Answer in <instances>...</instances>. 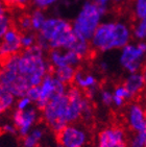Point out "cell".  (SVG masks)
I'll return each mask as SVG.
<instances>
[{"instance_id":"cell-15","label":"cell","mask_w":146,"mask_h":147,"mask_svg":"<svg viewBox=\"0 0 146 147\" xmlns=\"http://www.w3.org/2000/svg\"><path fill=\"white\" fill-rule=\"evenodd\" d=\"M122 85L130 93L132 98H135L136 96L143 92L146 87V82L142 72H137V73H128Z\"/></svg>"},{"instance_id":"cell-21","label":"cell","mask_w":146,"mask_h":147,"mask_svg":"<svg viewBox=\"0 0 146 147\" xmlns=\"http://www.w3.org/2000/svg\"><path fill=\"white\" fill-rule=\"evenodd\" d=\"M11 13L7 11L6 6H2L0 9V37H2L6 31L14 27Z\"/></svg>"},{"instance_id":"cell-9","label":"cell","mask_w":146,"mask_h":147,"mask_svg":"<svg viewBox=\"0 0 146 147\" xmlns=\"http://www.w3.org/2000/svg\"><path fill=\"white\" fill-rule=\"evenodd\" d=\"M96 147H128V135L120 125H109L96 137Z\"/></svg>"},{"instance_id":"cell-33","label":"cell","mask_w":146,"mask_h":147,"mask_svg":"<svg viewBox=\"0 0 146 147\" xmlns=\"http://www.w3.org/2000/svg\"><path fill=\"white\" fill-rule=\"evenodd\" d=\"M93 1L107 14V9H109V4L112 0H93Z\"/></svg>"},{"instance_id":"cell-35","label":"cell","mask_w":146,"mask_h":147,"mask_svg":"<svg viewBox=\"0 0 146 147\" xmlns=\"http://www.w3.org/2000/svg\"><path fill=\"white\" fill-rule=\"evenodd\" d=\"M112 1H113L114 3H120L121 1H122V0H112Z\"/></svg>"},{"instance_id":"cell-5","label":"cell","mask_w":146,"mask_h":147,"mask_svg":"<svg viewBox=\"0 0 146 147\" xmlns=\"http://www.w3.org/2000/svg\"><path fill=\"white\" fill-rule=\"evenodd\" d=\"M105 15L94 1H86L72 22L73 29L78 37L90 41Z\"/></svg>"},{"instance_id":"cell-25","label":"cell","mask_w":146,"mask_h":147,"mask_svg":"<svg viewBox=\"0 0 146 147\" xmlns=\"http://www.w3.org/2000/svg\"><path fill=\"white\" fill-rule=\"evenodd\" d=\"M16 27L19 29L21 32H27L31 30V21L29 14H22L20 15L16 22Z\"/></svg>"},{"instance_id":"cell-37","label":"cell","mask_w":146,"mask_h":147,"mask_svg":"<svg viewBox=\"0 0 146 147\" xmlns=\"http://www.w3.org/2000/svg\"><path fill=\"white\" fill-rule=\"evenodd\" d=\"M145 147H146V144H145Z\"/></svg>"},{"instance_id":"cell-27","label":"cell","mask_w":146,"mask_h":147,"mask_svg":"<svg viewBox=\"0 0 146 147\" xmlns=\"http://www.w3.org/2000/svg\"><path fill=\"white\" fill-rule=\"evenodd\" d=\"M134 16L137 18V20L146 18V0H135Z\"/></svg>"},{"instance_id":"cell-22","label":"cell","mask_w":146,"mask_h":147,"mask_svg":"<svg viewBox=\"0 0 146 147\" xmlns=\"http://www.w3.org/2000/svg\"><path fill=\"white\" fill-rule=\"evenodd\" d=\"M132 38L138 41H146V18L139 19L132 27Z\"/></svg>"},{"instance_id":"cell-32","label":"cell","mask_w":146,"mask_h":147,"mask_svg":"<svg viewBox=\"0 0 146 147\" xmlns=\"http://www.w3.org/2000/svg\"><path fill=\"white\" fill-rule=\"evenodd\" d=\"M26 96H28L29 98L31 99V101L34 102V105L38 101V99L40 97V89H39V86H36V87H31L29 88V90L27 91V93H26Z\"/></svg>"},{"instance_id":"cell-6","label":"cell","mask_w":146,"mask_h":147,"mask_svg":"<svg viewBox=\"0 0 146 147\" xmlns=\"http://www.w3.org/2000/svg\"><path fill=\"white\" fill-rule=\"evenodd\" d=\"M146 63V41L129 43L121 49L119 64L128 73L141 72Z\"/></svg>"},{"instance_id":"cell-36","label":"cell","mask_w":146,"mask_h":147,"mask_svg":"<svg viewBox=\"0 0 146 147\" xmlns=\"http://www.w3.org/2000/svg\"><path fill=\"white\" fill-rule=\"evenodd\" d=\"M54 147H64V146H62V145H61V144H59V143H57V142H56V144L54 145Z\"/></svg>"},{"instance_id":"cell-20","label":"cell","mask_w":146,"mask_h":147,"mask_svg":"<svg viewBox=\"0 0 146 147\" xmlns=\"http://www.w3.org/2000/svg\"><path fill=\"white\" fill-rule=\"evenodd\" d=\"M44 9H34L32 11H30V21H31V30L34 31V32H39L40 29L42 28V26L44 25V23H45L46 17L45 13H44Z\"/></svg>"},{"instance_id":"cell-31","label":"cell","mask_w":146,"mask_h":147,"mask_svg":"<svg viewBox=\"0 0 146 147\" xmlns=\"http://www.w3.org/2000/svg\"><path fill=\"white\" fill-rule=\"evenodd\" d=\"M1 129H2L3 134H6V135H9V136H19L17 127L15 126V124L11 121L4 123L1 126Z\"/></svg>"},{"instance_id":"cell-18","label":"cell","mask_w":146,"mask_h":147,"mask_svg":"<svg viewBox=\"0 0 146 147\" xmlns=\"http://www.w3.org/2000/svg\"><path fill=\"white\" fill-rule=\"evenodd\" d=\"M113 94H114L113 107H115L116 109H122L124 105H126L127 102H129L132 99L130 93L123 85L116 86L115 88L113 89Z\"/></svg>"},{"instance_id":"cell-12","label":"cell","mask_w":146,"mask_h":147,"mask_svg":"<svg viewBox=\"0 0 146 147\" xmlns=\"http://www.w3.org/2000/svg\"><path fill=\"white\" fill-rule=\"evenodd\" d=\"M21 36H22V32L16 26H14L1 37L2 39L1 46H0L1 59H3L18 54L23 50L22 44H21Z\"/></svg>"},{"instance_id":"cell-23","label":"cell","mask_w":146,"mask_h":147,"mask_svg":"<svg viewBox=\"0 0 146 147\" xmlns=\"http://www.w3.org/2000/svg\"><path fill=\"white\" fill-rule=\"evenodd\" d=\"M146 144V130L132 133L128 137V147H145Z\"/></svg>"},{"instance_id":"cell-29","label":"cell","mask_w":146,"mask_h":147,"mask_svg":"<svg viewBox=\"0 0 146 147\" xmlns=\"http://www.w3.org/2000/svg\"><path fill=\"white\" fill-rule=\"evenodd\" d=\"M6 7H16V9H24L31 3V0H1Z\"/></svg>"},{"instance_id":"cell-17","label":"cell","mask_w":146,"mask_h":147,"mask_svg":"<svg viewBox=\"0 0 146 147\" xmlns=\"http://www.w3.org/2000/svg\"><path fill=\"white\" fill-rule=\"evenodd\" d=\"M77 68L72 66H64V67H57V68H51V73L53 74L59 82H62L65 85H71L74 82Z\"/></svg>"},{"instance_id":"cell-30","label":"cell","mask_w":146,"mask_h":147,"mask_svg":"<svg viewBox=\"0 0 146 147\" xmlns=\"http://www.w3.org/2000/svg\"><path fill=\"white\" fill-rule=\"evenodd\" d=\"M57 2V0H31V4L36 9H46Z\"/></svg>"},{"instance_id":"cell-2","label":"cell","mask_w":146,"mask_h":147,"mask_svg":"<svg viewBox=\"0 0 146 147\" xmlns=\"http://www.w3.org/2000/svg\"><path fill=\"white\" fill-rule=\"evenodd\" d=\"M77 40V34L74 32L72 23L59 17L47 18L36 32V44L45 51L52 49L70 50Z\"/></svg>"},{"instance_id":"cell-34","label":"cell","mask_w":146,"mask_h":147,"mask_svg":"<svg viewBox=\"0 0 146 147\" xmlns=\"http://www.w3.org/2000/svg\"><path fill=\"white\" fill-rule=\"evenodd\" d=\"M142 74H143V76H144V78H145V82H146V63H145V65H144V67H143V69H142Z\"/></svg>"},{"instance_id":"cell-16","label":"cell","mask_w":146,"mask_h":147,"mask_svg":"<svg viewBox=\"0 0 146 147\" xmlns=\"http://www.w3.org/2000/svg\"><path fill=\"white\" fill-rule=\"evenodd\" d=\"M45 127H43L41 125H36L26 136L22 137L21 138L22 147H40V143L42 142L46 135Z\"/></svg>"},{"instance_id":"cell-8","label":"cell","mask_w":146,"mask_h":147,"mask_svg":"<svg viewBox=\"0 0 146 147\" xmlns=\"http://www.w3.org/2000/svg\"><path fill=\"white\" fill-rule=\"evenodd\" d=\"M56 142L64 147H86L90 141L87 127L78 123H71L55 134Z\"/></svg>"},{"instance_id":"cell-10","label":"cell","mask_w":146,"mask_h":147,"mask_svg":"<svg viewBox=\"0 0 146 147\" xmlns=\"http://www.w3.org/2000/svg\"><path fill=\"white\" fill-rule=\"evenodd\" d=\"M39 120H41V111L36 105L25 111L14 110L11 117V121L17 127L20 138L26 136L36 126Z\"/></svg>"},{"instance_id":"cell-1","label":"cell","mask_w":146,"mask_h":147,"mask_svg":"<svg viewBox=\"0 0 146 147\" xmlns=\"http://www.w3.org/2000/svg\"><path fill=\"white\" fill-rule=\"evenodd\" d=\"M46 51L38 44L20 53L2 59L0 88L20 98L25 96L31 87L40 86L51 71Z\"/></svg>"},{"instance_id":"cell-13","label":"cell","mask_w":146,"mask_h":147,"mask_svg":"<svg viewBox=\"0 0 146 147\" xmlns=\"http://www.w3.org/2000/svg\"><path fill=\"white\" fill-rule=\"evenodd\" d=\"M48 61L51 68L72 66L77 68L84 61L80 55L73 50H63V49H52L48 51Z\"/></svg>"},{"instance_id":"cell-3","label":"cell","mask_w":146,"mask_h":147,"mask_svg":"<svg viewBox=\"0 0 146 147\" xmlns=\"http://www.w3.org/2000/svg\"><path fill=\"white\" fill-rule=\"evenodd\" d=\"M132 29L122 21L102 22L90 40L94 51L109 52L115 49H122L130 43Z\"/></svg>"},{"instance_id":"cell-4","label":"cell","mask_w":146,"mask_h":147,"mask_svg":"<svg viewBox=\"0 0 146 147\" xmlns=\"http://www.w3.org/2000/svg\"><path fill=\"white\" fill-rule=\"evenodd\" d=\"M41 120L46 128L57 134L68 124H71L70 101L67 93L51 100L41 110Z\"/></svg>"},{"instance_id":"cell-11","label":"cell","mask_w":146,"mask_h":147,"mask_svg":"<svg viewBox=\"0 0 146 147\" xmlns=\"http://www.w3.org/2000/svg\"><path fill=\"white\" fill-rule=\"evenodd\" d=\"M124 120L132 133L144 131L146 130V109L140 102H129L124 111Z\"/></svg>"},{"instance_id":"cell-26","label":"cell","mask_w":146,"mask_h":147,"mask_svg":"<svg viewBox=\"0 0 146 147\" xmlns=\"http://www.w3.org/2000/svg\"><path fill=\"white\" fill-rule=\"evenodd\" d=\"M21 44L23 49H28L36 44V34L34 31L22 32L21 36Z\"/></svg>"},{"instance_id":"cell-28","label":"cell","mask_w":146,"mask_h":147,"mask_svg":"<svg viewBox=\"0 0 146 147\" xmlns=\"http://www.w3.org/2000/svg\"><path fill=\"white\" fill-rule=\"evenodd\" d=\"M32 105H34V102L31 101V99L25 95V96L17 98L16 105H15V110L25 111V110H27V109L30 108V107H32Z\"/></svg>"},{"instance_id":"cell-19","label":"cell","mask_w":146,"mask_h":147,"mask_svg":"<svg viewBox=\"0 0 146 147\" xmlns=\"http://www.w3.org/2000/svg\"><path fill=\"white\" fill-rule=\"evenodd\" d=\"M17 97L11 92L0 88V112L1 114H6L15 109Z\"/></svg>"},{"instance_id":"cell-24","label":"cell","mask_w":146,"mask_h":147,"mask_svg":"<svg viewBox=\"0 0 146 147\" xmlns=\"http://www.w3.org/2000/svg\"><path fill=\"white\" fill-rule=\"evenodd\" d=\"M113 98H114V94L113 90L107 88H100L98 92V99L100 103L107 108H110L113 105Z\"/></svg>"},{"instance_id":"cell-14","label":"cell","mask_w":146,"mask_h":147,"mask_svg":"<svg viewBox=\"0 0 146 147\" xmlns=\"http://www.w3.org/2000/svg\"><path fill=\"white\" fill-rule=\"evenodd\" d=\"M73 84L75 87L84 92L91 100H93V98L98 94L99 90H100L97 77L90 72L80 70V69H77L76 71Z\"/></svg>"},{"instance_id":"cell-7","label":"cell","mask_w":146,"mask_h":147,"mask_svg":"<svg viewBox=\"0 0 146 147\" xmlns=\"http://www.w3.org/2000/svg\"><path fill=\"white\" fill-rule=\"evenodd\" d=\"M39 89L40 97L38 101L34 103V105L41 111L45 108L51 100L67 93L68 86L59 82L53 74L49 72L42 80L41 85L39 86Z\"/></svg>"}]
</instances>
